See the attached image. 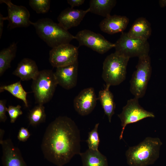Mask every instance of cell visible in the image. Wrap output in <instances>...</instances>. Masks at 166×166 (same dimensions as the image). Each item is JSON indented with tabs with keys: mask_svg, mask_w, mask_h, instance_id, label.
<instances>
[{
	"mask_svg": "<svg viewBox=\"0 0 166 166\" xmlns=\"http://www.w3.org/2000/svg\"><path fill=\"white\" fill-rule=\"evenodd\" d=\"M116 3L115 0H91L89 12L106 18L111 15V11Z\"/></svg>",
	"mask_w": 166,
	"mask_h": 166,
	"instance_id": "obj_21",
	"label": "cell"
},
{
	"mask_svg": "<svg viewBox=\"0 0 166 166\" xmlns=\"http://www.w3.org/2000/svg\"><path fill=\"white\" fill-rule=\"evenodd\" d=\"M30 124L33 126L45 122L46 115L45 107L43 105L38 104L29 112L28 117Z\"/></svg>",
	"mask_w": 166,
	"mask_h": 166,
	"instance_id": "obj_24",
	"label": "cell"
},
{
	"mask_svg": "<svg viewBox=\"0 0 166 166\" xmlns=\"http://www.w3.org/2000/svg\"><path fill=\"white\" fill-rule=\"evenodd\" d=\"M5 20H6V17H3L2 14H0V38H1L2 34L4 22Z\"/></svg>",
	"mask_w": 166,
	"mask_h": 166,
	"instance_id": "obj_31",
	"label": "cell"
},
{
	"mask_svg": "<svg viewBox=\"0 0 166 166\" xmlns=\"http://www.w3.org/2000/svg\"><path fill=\"white\" fill-rule=\"evenodd\" d=\"M99 123L96 124L93 129L89 132L88 139L86 140L89 149L98 150L100 142L98 128Z\"/></svg>",
	"mask_w": 166,
	"mask_h": 166,
	"instance_id": "obj_26",
	"label": "cell"
},
{
	"mask_svg": "<svg viewBox=\"0 0 166 166\" xmlns=\"http://www.w3.org/2000/svg\"><path fill=\"white\" fill-rule=\"evenodd\" d=\"M160 7L163 8L166 6V0H160L159 1Z\"/></svg>",
	"mask_w": 166,
	"mask_h": 166,
	"instance_id": "obj_32",
	"label": "cell"
},
{
	"mask_svg": "<svg viewBox=\"0 0 166 166\" xmlns=\"http://www.w3.org/2000/svg\"><path fill=\"white\" fill-rule=\"evenodd\" d=\"M78 48L70 43L52 48L49 51V60L56 68L72 64L78 61Z\"/></svg>",
	"mask_w": 166,
	"mask_h": 166,
	"instance_id": "obj_10",
	"label": "cell"
},
{
	"mask_svg": "<svg viewBox=\"0 0 166 166\" xmlns=\"http://www.w3.org/2000/svg\"><path fill=\"white\" fill-rule=\"evenodd\" d=\"M2 151V158L3 166H27L19 149L10 139L0 143Z\"/></svg>",
	"mask_w": 166,
	"mask_h": 166,
	"instance_id": "obj_14",
	"label": "cell"
},
{
	"mask_svg": "<svg viewBox=\"0 0 166 166\" xmlns=\"http://www.w3.org/2000/svg\"><path fill=\"white\" fill-rule=\"evenodd\" d=\"M129 59L115 52L105 58L103 63L102 77L106 85H118L125 79Z\"/></svg>",
	"mask_w": 166,
	"mask_h": 166,
	"instance_id": "obj_4",
	"label": "cell"
},
{
	"mask_svg": "<svg viewBox=\"0 0 166 166\" xmlns=\"http://www.w3.org/2000/svg\"><path fill=\"white\" fill-rule=\"evenodd\" d=\"M82 166H108L106 157L98 150L88 148L85 152H81Z\"/></svg>",
	"mask_w": 166,
	"mask_h": 166,
	"instance_id": "obj_20",
	"label": "cell"
},
{
	"mask_svg": "<svg viewBox=\"0 0 166 166\" xmlns=\"http://www.w3.org/2000/svg\"><path fill=\"white\" fill-rule=\"evenodd\" d=\"M31 25L34 27L39 38L52 48L61 45L69 43L75 36L58 23L48 18L40 19Z\"/></svg>",
	"mask_w": 166,
	"mask_h": 166,
	"instance_id": "obj_3",
	"label": "cell"
},
{
	"mask_svg": "<svg viewBox=\"0 0 166 166\" xmlns=\"http://www.w3.org/2000/svg\"><path fill=\"white\" fill-rule=\"evenodd\" d=\"M39 71L35 62L29 58H25L18 64L13 74L23 81L34 79Z\"/></svg>",
	"mask_w": 166,
	"mask_h": 166,
	"instance_id": "obj_17",
	"label": "cell"
},
{
	"mask_svg": "<svg viewBox=\"0 0 166 166\" xmlns=\"http://www.w3.org/2000/svg\"><path fill=\"white\" fill-rule=\"evenodd\" d=\"M79 130L67 116H59L52 122L44 134L41 148L45 158L57 166H63L81 153Z\"/></svg>",
	"mask_w": 166,
	"mask_h": 166,
	"instance_id": "obj_1",
	"label": "cell"
},
{
	"mask_svg": "<svg viewBox=\"0 0 166 166\" xmlns=\"http://www.w3.org/2000/svg\"><path fill=\"white\" fill-rule=\"evenodd\" d=\"M97 100L93 88L85 89L74 99L73 102L74 109L79 115L82 116L87 115L95 108Z\"/></svg>",
	"mask_w": 166,
	"mask_h": 166,
	"instance_id": "obj_12",
	"label": "cell"
},
{
	"mask_svg": "<svg viewBox=\"0 0 166 166\" xmlns=\"http://www.w3.org/2000/svg\"><path fill=\"white\" fill-rule=\"evenodd\" d=\"M17 46V43H12L9 47L1 50L0 52V76H2L5 72L11 67V63L16 56Z\"/></svg>",
	"mask_w": 166,
	"mask_h": 166,
	"instance_id": "obj_22",
	"label": "cell"
},
{
	"mask_svg": "<svg viewBox=\"0 0 166 166\" xmlns=\"http://www.w3.org/2000/svg\"><path fill=\"white\" fill-rule=\"evenodd\" d=\"M21 108V106L19 105L16 106L9 105L6 107V111L9 115L11 123H14L18 117L22 114Z\"/></svg>",
	"mask_w": 166,
	"mask_h": 166,
	"instance_id": "obj_27",
	"label": "cell"
},
{
	"mask_svg": "<svg viewBox=\"0 0 166 166\" xmlns=\"http://www.w3.org/2000/svg\"><path fill=\"white\" fill-rule=\"evenodd\" d=\"M109 87L110 86L105 85L104 89L100 90L98 99L109 122L111 123L112 117L115 113L116 104L113 95L109 90Z\"/></svg>",
	"mask_w": 166,
	"mask_h": 166,
	"instance_id": "obj_19",
	"label": "cell"
},
{
	"mask_svg": "<svg viewBox=\"0 0 166 166\" xmlns=\"http://www.w3.org/2000/svg\"><path fill=\"white\" fill-rule=\"evenodd\" d=\"M29 5L32 9L38 14L47 13L50 8L49 0H30Z\"/></svg>",
	"mask_w": 166,
	"mask_h": 166,
	"instance_id": "obj_25",
	"label": "cell"
},
{
	"mask_svg": "<svg viewBox=\"0 0 166 166\" xmlns=\"http://www.w3.org/2000/svg\"><path fill=\"white\" fill-rule=\"evenodd\" d=\"M6 101L5 100H0V122H5L6 120L7 117L6 113Z\"/></svg>",
	"mask_w": 166,
	"mask_h": 166,
	"instance_id": "obj_29",
	"label": "cell"
},
{
	"mask_svg": "<svg viewBox=\"0 0 166 166\" xmlns=\"http://www.w3.org/2000/svg\"><path fill=\"white\" fill-rule=\"evenodd\" d=\"M138 58L136 69L130 81V91L134 97L139 99L145 94L151 76L152 68L149 55Z\"/></svg>",
	"mask_w": 166,
	"mask_h": 166,
	"instance_id": "obj_6",
	"label": "cell"
},
{
	"mask_svg": "<svg viewBox=\"0 0 166 166\" xmlns=\"http://www.w3.org/2000/svg\"><path fill=\"white\" fill-rule=\"evenodd\" d=\"M139 99L134 97L128 100L126 105L123 107L121 113L117 115L121 121L122 127L120 140L122 138L124 131L128 124L137 122L147 117H155L152 112L145 110L140 106Z\"/></svg>",
	"mask_w": 166,
	"mask_h": 166,
	"instance_id": "obj_8",
	"label": "cell"
},
{
	"mask_svg": "<svg viewBox=\"0 0 166 166\" xmlns=\"http://www.w3.org/2000/svg\"><path fill=\"white\" fill-rule=\"evenodd\" d=\"M84 0H68L67 3L73 8L75 6H78L83 4L85 2Z\"/></svg>",
	"mask_w": 166,
	"mask_h": 166,
	"instance_id": "obj_30",
	"label": "cell"
},
{
	"mask_svg": "<svg viewBox=\"0 0 166 166\" xmlns=\"http://www.w3.org/2000/svg\"><path fill=\"white\" fill-rule=\"evenodd\" d=\"M129 22V19L125 16L110 15L101 21L99 27L102 31L113 34L123 32L126 29Z\"/></svg>",
	"mask_w": 166,
	"mask_h": 166,
	"instance_id": "obj_16",
	"label": "cell"
},
{
	"mask_svg": "<svg viewBox=\"0 0 166 166\" xmlns=\"http://www.w3.org/2000/svg\"><path fill=\"white\" fill-rule=\"evenodd\" d=\"M4 90L8 91L16 98L23 101L25 106L28 107L26 96L28 93L24 89L20 81L14 83L2 86L0 87V91L1 92Z\"/></svg>",
	"mask_w": 166,
	"mask_h": 166,
	"instance_id": "obj_23",
	"label": "cell"
},
{
	"mask_svg": "<svg viewBox=\"0 0 166 166\" xmlns=\"http://www.w3.org/2000/svg\"><path fill=\"white\" fill-rule=\"evenodd\" d=\"M30 134L27 128L21 127L19 129L17 136L18 140L22 142L26 141L29 138Z\"/></svg>",
	"mask_w": 166,
	"mask_h": 166,
	"instance_id": "obj_28",
	"label": "cell"
},
{
	"mask_svg": "<svg viewBox=\"0 0 166 166\" xmlns=\"http://www.w3.org/2000/svg\"><path fill=\"white\" fill-rule=\"evenodd\" d=\"M0 3H4L7 6L9 22L8 28L10 29L18 27H26L31 25L30 13L25 7L13 4L10 0H1Z\"/></svg>",
	"mask_w": 166,
	"mask_h": 166,
	"instance_id": "obj_11",
	"label": "cell"
},
{
	"mask_svg": "<svg viewBox=\"0 0 166 166\" xmlns=\"http://www.w3.org/2000/svg\"><path fill=\"white\" fill-rule=\"evenodd\" d=\"M162 143L157 137H147L137 145L129 148L125 153L129 166H148L153 164L159 157Z\"/></svg>",
	"mask_w": 166,
	"mask_h": 166,
	"instance_id": "obj_2",
	"label": "cell"
},
{
	"mask_svg": "<svg viewBox=\"0 0 166 166\" xmlns=\"http://www.w3.org/2000/svg\"><path fill=\"white\" fill-rule=\"evenodd\" d=\"M78 61L66 66L56 68L54 72L58 84L69 90L74 87L77 81Z\"/></svg>",
	"mask_w": 166,
	"mask_h": 166,
	"instance_id": "obj_13",
	"label": "cell"
},
{
	"mask_svg": "<svg viewBox=\"0 0 166 166\" xmlns=\"http://www.w3.org/2000/svg\"><path fill=\"white\" fill-rule=\"evenodd\" d=\"M75 36L80 46H86L100 54L105 53L115 47L114 43L107 40L101 34L88 30L80 31Z\"/></svg>",
	"mask_w": 166,
	"mask_h": 166,
	"instance_id": "obj_9",
	"label": "cell"
},
{
	"mask_svg": "<svg viewBox=\"0 0 166 166\" xmlns=\"http://www.w3.org/2000/svg\"><path fill=\"white\" fill-rule=\"evenodd\" d=\"M57 85L54 72L52 70L39 71L36 77L33 80L31 86L36 103L43 105L50 101Z\"/></svg>",
	"mask_w": 166,
	"mask_h": 166,
	"instance_id": "obj_5",
	"label": "cell"
},
{
	"mask_svg": "<svg viewBox=\"0 0 166 166\" xmlns=\"http://www.w3.org/2000/svg\"><path fill=\"white\" fill-rule=\"evenodd\" d=\"M4 131L3 130L0 129V143L2 142L3 140V137L4 136Z\"/></svg>",
	"mask_w": 166,
	"mask_h": 166,
	"instance_id": "obj_33",
	"label": "cell"
},
{
	"mask_svg": "<svg viewBox=\"0 0 166 166\" xmlns=\"http://www.w3.org/2000/svg\"><path fill=\"white\" fill-rule=\"evenodd\" d=\"M152 33L151 24L144 18H137L127 33L129 38L147 41Z\"/></svg>",
	"mask_w": 166,
	"mask_h": 166,
	"instance_id": "obj_18",
	"label": "cell"
},
{
	"mask_svg": "<svg viewBox=\"0 0 166 166\" xmlns=\"http://www.w3.org/2000/svg\"><path fill=\"white\" fill-rule=\"evenodd\" d=\"M89 12V8L86 10L75 9L68 7L62 11L57 20L58 24L65 30L78 26L87 13Z\"/></svg>",
	"mask_w": 166,
	"mask_h": 166,
	"instance_id": "obj_15",
	"label": "cell"
},
{
	"mask_svg": "<svg viewBox=\"0 0 166 166\" xmlns=\"http://www.w3.org/2000/svg\"><path fill=\"white\" fill-rule=\"evenodd\" d=\"M114 44L115 52L127 58H139L149 55L150 45L148 41L129 38L126 32H122Z\"/></svg>",
	"mask_w": 166,
	"mask_h": 166,
	"instance_id": "obj_7",
	"label": "cell"
}]
</instances>
